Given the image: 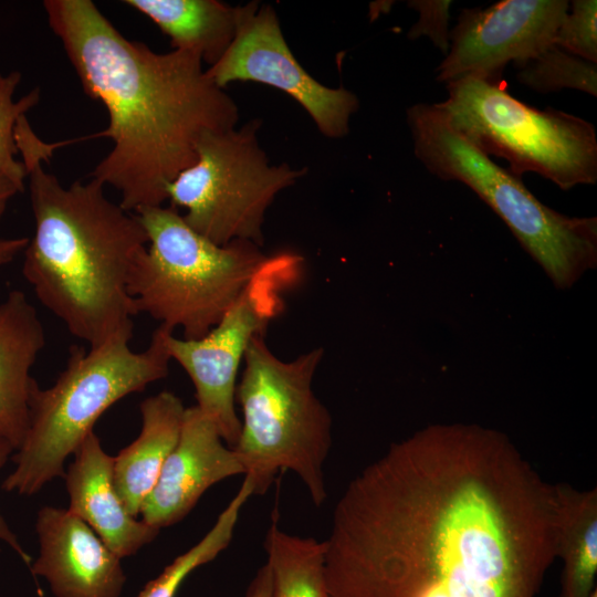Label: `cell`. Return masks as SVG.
<instances>
[{"label": "cell", "instance_id": "1", "mask_svg": "<svg viewBox=\"0 0 597 597\" xmlns=\"http://www.w3.org/2000/svg\"><path fill=\"white\" fill-rule=\"evenodd\" d=\"M562 485L510 439L431 425L355 476L325 542L328 597H536L557 557Z\"/></svg>", "mask_w": 597, "mask_h": 597}, {"label": "cell", "instance_id": "2", "mask_svg": "<svg viewBox=\"0 0 597 597\" xmlns=\"http://www.w3.org/2000/svg\"><path fill=\"white\" fill-rule=\"evenodd\" d=\"M43 8L83 90L108 114L95 136L113 147L91 178L113 187L133 213L163 206L169 184L195 164L201 137L237 126L235 102L198 55L128 40L91 0H45Z\"/></svg>", "mask_w": 597, "mask_h": 597}, {"label": "cell", "instance_id": "3", "mask_svg": "<svg viewBox=\"0 0 597 597\" xmlns=\"http://www.w3.org/2000/svg\"><path fill=\"white\" fill-rule=\"evenodd\" d=\"M15 143L34 218L22 273L36 298L90 347L133 336L138 313L129 277L148 245L138 218L111 201L105 186L93 178L64 187L45 171L42 163L57 144L42 142L25 116L18 121Z\"/></svg>", "mask_w": 597, "mask_h": 597}, {"label": "cell", "instance_id": "4", "mask_svg": "<svg viewBox=\"0 0 597 597\" xmlns=\"http://www.w3.org/2000/svg\"><path fill=\"white\" fill-rule=\"evenodd\" d=\"M167 331L158 326L142 352L130 348L132 335L115 336L88 350L72 346L55 383L46 389L36 384L32 391L28 431L2 489L33 495L63 476L65 459L109 407L167 377L171 360L165 345Z\"/></svg>", "mask_w": 597, "mask_h": 597}, {"label": "cell", "instance_id": "5", "mask_svg": "<svg viewBox=\"0 0 597 597\" xmlns=\"http://www.w3.org/2000/svg\"><path fill=\"white\" fill-rule=\"evenodd\" d=\"M324 349L279 358L264 335L250 343L235 388L241 429L234 446L253 494H265L280 471L294 472L313 503L327 499L324 463L332 447V417L312 383Z\"/></svg>", "mask_w": 597, "mask_h": 597}, {"label": "cell", "instance_id": "6", "mask_svg": "<svg viewBox=\"0 0 597 597\" xmlns=\"http://www.w3.org/2000/svg\"><path fill=\"white\" fill-rule=\"evenodd\" d=\"M148 238L128 284L137 313L197 339L221 320L270 255L250 241L220 245L193 230L171 207L135 212Z\"/></svg>", "mask_w": 597, "mask_h": 597}, {"label": "cell", "instance_id": "7", "mask_svg": "<svg viewBox=\"0 0 597 597\" xmlns=\"http://www.w3.org/2000/svg\"><path fill=\"white\" fill-rule=\"evenodd\" d=\"M413 153L434 176L474 191L505 222L559 290L597 264V218L565 216L542 203L520 177L453 129L436 104L407 109Z\"/></svg>", "mask_w": 597, "mask_h": 597}, {"label": "cell", "instance_id": "8", "mask_svg": "<svg viewBox=\"0 0 597 597\" xmlns=\"http://www.w3.org/2000/svg\"><path fill=\"white\" fill-rule=\"evenodd\" d=\"M434 103L450 126L484 155L509 163L516 177L535 172L569 190L597 181V137L573 114L540 111L511 96L500 81L464 77L447 83Z\"/></svg>", "mask_w": 597, "mask_h": 597}, {"label": "cell", "instance_id": "9", "mask_svg": "<svg viewBox=\"0 0 597 597\" xmlns=\"http://www.w3.org/2000/svg\"><path fill=\"white\" fill-rule=\"evenodd\" d=\"M260 121L205 134L197 159L168 186L167 200L184 208V220L198 233L224 245L250 241L262 247L263 222L276 195L293 185L305 169L270 165L259 146Z\"/></svg>", "mask_w": 597, "mask_h": 597}, {"label": "cell", "instance_id": "10", "mask_svg": "<svg viewBox=\"0 0 597 597\" xmlns=\"http://www.w3.org/2000/svg\"><path fill=\"white\" fill-rule=\"evenodd\" d=\"M303 259L290 252L270 255L221 320L197 339L165 334L170 359L193 384L197 407L217 426L223 441L234 448L241 422L235 410L238 371L252 339L264 335L284 306L283 293L298 279Z\"/></svg>", "mask_w": 597, "mask_h": 597}, {"label": "cell", "instance_id": "11", "mask_svg": "<svg viewBox=\"0 0 597 597\" xmlns=\"http://www.w3.org/2000/svg\"><path fill=\"white\" fill-rule=\"evenodd\" d=\"M206 72L221 88L234 81H252L286 93L328 138L348 133L350 116L359 105L350 91L325 86L304 70L285 41L274 9L256 1L239 6L235 36Z\"/></svg>", "mask_w": 597, "mask_h": 597}, {"label": "cell", "instance_id": "12", "mask_svg": "<svg viewBox=\"0 0 597 597\" xmlns=\"http://www.w3.org/2000/svg\"><path fill=\"white\" fill-rule=\"evenodd\" d=\"M568 8L566 0H501L485 9H462L437 81H500L510 62L521 64L554 44Z\"/></svg>", "mask_w": 597, "mask_h": 597}, {"label": "cell", "instance_id": "13", "mask_svg": "<svg viewBox=\"0 0 597 597\" xmlns=\"http://www.w3.org/2000/svg\"><path fill=\"white\" fill-rule=\"evenodd\" d=\"M244 468L214 422L197 406L186 407L178 441L166 459L139 515L160 530L181 521L213 484Z\"/></svg>", "mask_w": 597, "mask_h": 597}, {"label": "cell", "instance_id": "14", "mask_svg": "<svg viewBox=\"0 0 597 597\" xmlns=\"http://www.w3.org/2000/svg\"><path fill=\"white\" fill-rule=\"evenodd\" d=\"M35 531L39 555L34 575L49 583L55 597H119L126 582L121 558L71 511L44 506Z\"/></svg>", "mask_w": 597, "mask_h": 597}, {"label": "cell", "instance_id": "15", "mask_svg": "<svg viewBox=\"0 0 597 597\" xmlns=\"http://www.w3.org/2000/svg\"><path fill=\"white\" fill-rule=\"evenodd\" d=\"M64 472L69 511L83 520L119 558L132 556L158 535L159 530L137 520L125 507L113 478L114 457L91 432Z\"/></svg>", "mask_w": 597, "mask_h": 597}, {"label": "cell", "instance_id": "16", "mask_svg": "<svg viewBox=\"0 0 597 597\" xmlns=\"http://www.w3.org/2000/svg\"><path fill=\"white\" fill-rule=\"evenodd\" d=\"M44 344L36 310L22 291H10L0 303V440L14 451L28 431L36 385L31 369Z\"/></svg>", "mask_w": 597, "mask_h": 597}, {"label": "cell", "instance_id": "17", "mask_svg": "<svg viewBox=\"0 0 597 597\" xmlns=\"http://www.w3.org/2000/svg\"><path fill=\"white\" fill-rule=\"evenodd\" d=\"M142 430L113 462L116 491L135 517L157 483L163 465L176 446L186 407L171 391H160L140 404Z\"/></svg>", "mask_w": 597, "mask_h": 597}, {"label": "cell", "instance_id": "18", "mask_svg": "<svg viewBox=\"0 0 597 597\" xmlns=\"http://www.w3.org/2000/svg\"><path fill=\"white\" fill-rule=\"evenodd\" d=\"M124 3L168 35L172 50L193 53L209 66L221 59L238 29L239 6L218 0H125Z\"/></svg>", "mask_w": 597, "mask_h": 597}, {"label": "cell", "instance_id": "19", "mask_svg": "<svg viewBox=\"0 0 597 597\" xmlns=\"http://www.w3.org/2000/svg\"><path fill=\"white\" fill-rule=\"evenodd\" d=\"M557 557L563 561L558 597H589L597 576V491L562 486Z\"/></svg>", "mask_w": 597, "mask_h": 597}, {"label": "cell", "instance_id": "20", "mask_svg": "<svg viewBox=\"0 0 597 597\" xmlns=\"http://www.w3.org/2000/svg\"><path fill=\"white\" fill-rule=\"evenodd\" d=\"M277 510L264 538L272 597H328L325 578V542L283 531Z\"/></svg>", "mask_w": 597, "mask_h": 597}, {"label": "cell", "instance_id": "21", "mask_svg": "<svg viewBox=\"0 0 597 597\" xmlns=\"http://www.w3.org/2000/svg\"><path fill=\"white\" fill-rule=\"evenodd\" d=\"M254 495L250 480L244 476L241 486L219 514L212 527L188 551L176 557L137 597H175L184 580L198 567L213 561L232 541L242 507Z\"/></svg>", "mask_w": 597, "mask_h": 597}, {"label": "cell", "instance_id": "22", "mask_svg": "<svg viewBox=\"0 0 597 597\" xmlns=\"http://www.w3.org/2000/svg\"><path fill=\"white\" fill-rule=\"evenodd\" d=\"M515 66L519 82L538 93L573 88L597 95V64L555 44Z\"/></svg>", "mask_w": 597, "mask_h": 597}, {"label": "cell", "instance_id": "23", "mask_svg": "<svg viewBox=\"0 0 597 597\" xmlns=\"http://www.w3.org/2000/svg\"><path fill=\"white\" fill-rule=\"evenodd\" d=\"M20 81L19 72L0 73V177L24 190L27 171L23 163L15 159V127L18 121L39 103L40 91L34 88L15 102L13 95Z\"/></svg>", "mask_w": 597, "mask_h": 597}, {"label": "cell", "instance_id": "24", "mask_svg": "<svg viewBox=\"0 0 597 597\" xmlns=\"http://www.w3.org/2000/svg\"><path fill=\"white\" fill-rule=\"evenodd\" d=\"M554 44L589 62H597V1H572Z\"/></svg>", "mask_w": 597, "mask_h": 597}, {"label": "cell", "instance_id": "25", "mask_svg": "<svg viewBox=\"0 0 597 597\" xmlns=\"http://www.w3.org/2000/svg\"><path fill=\"white\" fill-rule=\"evenodd\" d=\"M451 4L450 0L409 1L408 7L419 12V20L411 27L408 38L415 40L427 35L446 55L449 50V9Z\"/></svg>", "mask_w": 597, "mask_h": 597}, {"label": "cell", "instance_id": "26", "mask_svg": "<svg viewBox=\"0 0 597 597\" xmlns=\"http://www.w3.org/2000/svg\"><path fill=\"white\" fill-rule=\"evenodd\" d=\"M14 449L7 441L0 440V470L7 463ZM0 541L8 544L25 563H30V557L19 543L15 534L11 531L6 520L0 513Z\"/></svg>", "mask_w": 597, "mask_h": 597}, {"label": "cell", "instance_id": "27", "mask_svg": "<svg viewBox=\"0 0 597 597\" xmlns=\"http://www.w3.org/2000/svg\"><path fill=\"white\" fill-rule=\"evenodd\" d=\"M245 597H272V580L269 566L264 564L248 586Z\"/></svg>", "mask_w": 597, "mask_h": 597}, {"label": "cell", "instance_id": "28", "mask_svg": "<svg viewBox=\"0 0 597 597\" xmlns=\"http://www.w3.org/2000/svg\"><path fill=\"white\" fill-rule=\"evenodd\" d=\"M29 238H0V266L7 265L14 261L23 253Z\"/></svg>", "mask_w": 597, "mask_h": 597}, {"label": "cell", "instance_id": "29", "mask_svg": "<svg viewBox=\"0 0 597 597\" xmlns=\"http://www.w3.org/2000/svg\"><path fill=\"white\" fill-rule=\"evenodd\" d=\"M23 191L13 181L0 177V220L6 212L9 201L18 193Z\"/></svg>", "mask_w": 597, "mask_h": 597}, {"label": "cell", "instance_id": "30", "mask_svg": "<svg viewBox=\"0 0 597 597\" xmlns=\"http://www.w3.org/2000/svg\"><path fill=\"white\" fill-rule=\"evenodd\" d=\"M589 597H597V589L593 591V594Z\"/></svg>", "mask_w": 597, "mask_h": 597}]
</instances>
